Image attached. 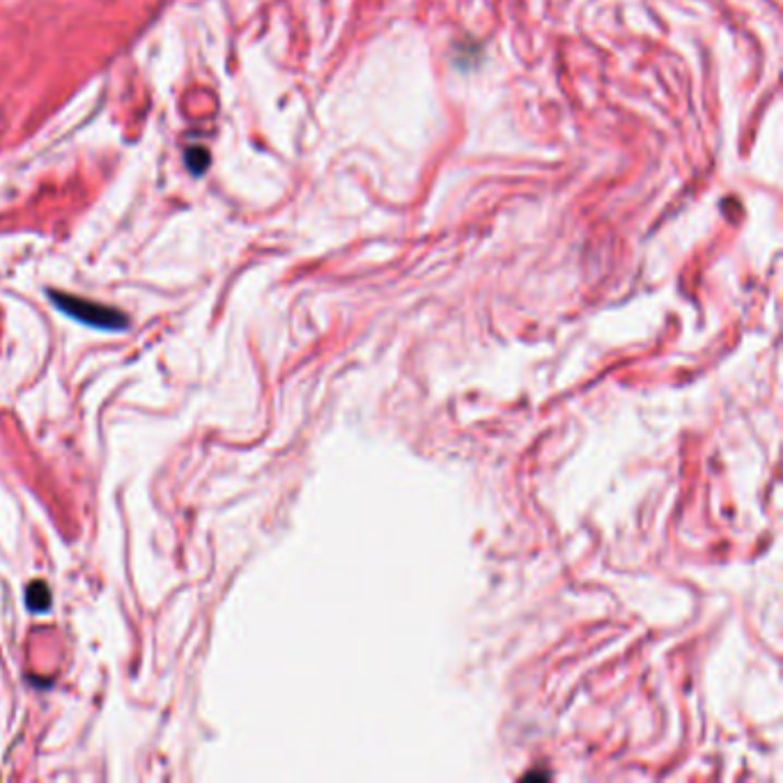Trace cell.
<instances>
[{
  "label": "cell",
  "mask_w": 783,
  "mask_h": 783,
  "mask_svg": "<svg viewBox=\"0 0 783 783\" xmlns=\"http://www.w3.org/2000/svg\"><path fill=\"white\" fill-rule=\"evenodd\" d=\"M51 299L64 315H70V317H74V320H79L83 324H88V326H97V329L122 332L127 326V317L120 311L101 306V303L85 301L81 297L56 294V292H51Z\"/></svg>",
  "instance_id": "6da1fadb"
},
{
  "label": "cell",
  "mask_w": 783,
  "mask_h": 783,
  "mask_svg": "<svg viewBox=\"0 0 783 783\" xmlns=\"http://www.w3.org/2000/svg\"><path fill=\"white\" fill-rule=\"evenodd\" d=\"M26 604H28L31 612H35V614L49 612V606H51L49 586L45 581H33L28 586V591H26Z\"/></svg>",
  "instance_id": "7a4b0ae2"
},
{
  "label": "cell",
  "mask_w": 783,
  "mask_h": 783,
  "mask_svg": "<svg viewBox=\"0 0 783 783\" xmlns=\"http://www.w3.org/2000/svg\"><path fill=\"white\" fill-rule=\"evenodd\" d=\"M186 161H189V166H191V170L195 172V176H201L203 170H207V161H209V157H207V152H203L201 147H195L193 152H189Z\"/></svg>",
  "instance_id": "3957f363"
}]
</instances>
